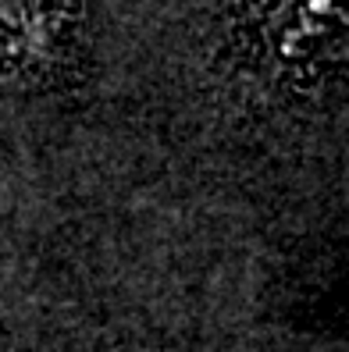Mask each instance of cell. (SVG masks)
Wrapping results in <instances>:
<instances>
[{"mask_svg": "<svg viewBox=\"0 0 349 352\" xmlns=\"http://www.w3.org/2000/svg\"><path fill=\"white\" fill-rule=\"evenodd\" d=\"M72 14V0H0V57L47 50L54 29Z\"/></svg>", "mask_w": 349, "mask_h": 352, "instance_id": "6da1fadb", "label": "cell"}]
</instances>
